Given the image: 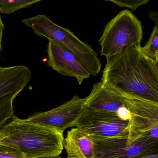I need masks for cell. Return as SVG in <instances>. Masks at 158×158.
<instances>
[{"label":"cell","mask_w":158,"mask_h":158,"mask_svg":"<svg viewBox=\"0 0 158 158\" xmlns=\"http://www.w3.org/2000/svg\"><path fill=\"white\" fill-rule=\"evenodd\" d=\"M63 147L67 158H94L92 136L77 127L68 131L64 139Z\"/></svg>","instance_id":"12"},{"label":"cell","mask_w":158,"mask_h":158,"mask_svg":"<svg viewBox=\"0 0 158 158\" xmlns=\"http://www.w3.org/2000/svg\"><path fill=\"white\" fill-rule=\"evenodd\" d=\"M148 16L149 18L155 23V26L158 27V13L157 12H150Z\"/></svg>","instance_id":"18"},{"label":"cell","mask_w":158,"mask_h":158,"mask_svg":"<svg viewBox=\"0 0 158 158\" xmlns=\"http://www.w3.org/2000/svg\"><path fill=\"white\" fill-rule=\"evenodd\" d=\"M143 36L141 23L128 10H123L105 26L99 40L101 55L106 58L140 43Z\"/></svg>","instance_id":"4"},{"label":"cell","mask_w":158,"mask_h":158,"mask_svg":"<svg viewBox=\"0 0 158 158\" xmlns=\"http://www.w3.org/2000/svg\"><path fill=\"white\" fill-rule=\"evenodd\" d=\"M121 7L129 8L132 11L136 10L139 7L147 4L150 0H106Z\"/></svg>","instance_id":"15"},{"label":"cell","mask_w":158,"mask_h":158,"mask_svg":"<svg viewBox=\"0 0 158 158\" xmlns=\"http://www.w3.org/2000/svg\"><path fill=\"white\" fill-rule=\"evenodd\" d=\"M136 158H158V153H152L140 156Z\"/></svg>","instance_id":"19"},{"label":"cell","mask_w":158,"mask_h":158,"mask_svg":"<svg viewBox=\"0 0 158 158\" xmlns=\"http://www.w3.org/2000/svg\"><path fill=\"white\" fill-rule=\"evenodd\" d=\"M84 99L75 96L69 101L50 110L37 113L27 120L45 126L56 128L61 132L70 127L79 118L84 108Z\"/></svg>","instance_id":"9"},{"label":"cell","mask_w":158,"mask_h":158,"mask_svg":"<svg viewBox=\"0 0 158 158\" xmlns=\"http://www.w3.org/2000/svg\"><path fill=\"white\" fill-rule=\"evenodd\" d=\"M119 93L123 97L130 114L127 145H131L144 137L158 139V102Z\"/></svg>","instance_id":"5"},{"label":"cell","mask_w":158,"mask_h":158,"mask_svg":"<svg viewBox=\"0 0 158 158\" xmlns=\"http://www.w3.org/2000/svg\"><path fill=\"white\" fill-rule=\"evenodd\" d=\"M61 158V157H58V158Z\"/></svg>","instance_id":"20"},{"label":"cell","mask_w":158,"mask_h":158,"mask_svg":"<svg viewBox=\"0 0 158 158\" xmlns=\"http://www.w3.org/2000/svg\"><path fill=\"white\" fill-rule=\"evenodd\" d=\"M94 158H136L158 153V139L146 136L127 146V136L101 138L92 137Z\"/></svg>","instance_id":"6"},{"label":"cell","mask_w":158,"mask_h":158,"mask_svg":"<svg viewBox=\"0 0 158 158\" xmlns=\"http://www.w3.org/2000/svg\"><path fill=\"white\" fill-rule=\"evenodd\" d=\"M0 158H25V157L21 152L0 144Z\"/></svg>","instance_id":"16"},{"label":"cell","mask_w":158,"mask_h":158,"mask_svg":"<svg viewBox=\"0 0 158 158\" xmlns=\"http://www.w3.org/2000/svg\"><path fill=\"white\" fill-rule=\"evenodd\" d=\"M63 132L15 115L0 128V144L21 152L25 158H55L63 150Z\"/></svg>","instance_id":"2"},{"label":"cell","mask_w":158,"mask_h":158,"mask_svg":"<svg viewBox=\"0 0 158 158\" xmlns=\"http://www.w3.org/2000/svg\"><path fill=\"white\" fill-rule=\"evenodd\" d=\"M4 28H5V25L2 22L1 16H0V52H2V42L3 32Z\"/></svg>","instance_id":"17"},{"label":"cell","mask_w":158,"mask_h":158,"mask_svg":"<svg viewBox=\"0 0 158 158\" xmlns=\"http://www.w3.org/2000/svg\"><path fill=\"white\" fill-rule=\"evenodd\" d=\"M48 65L64 76L76 78L79 85L90 74L71 52L56 44L49 42L47 46Z\"/></svg>","instance_id":"11"},{"label":"cell","mask_w":158,"mask_h":158,"mask_svg":"<svg viewBox=\"0 0 158 158\" xmlns=\"http://www.w3.org/2000/svg\"><path fill=\"white\" fill-rule=\"evenodd\" d=\"M23 23L33 29L37 35L45 37L49 42L73 53L90 75L95 76L100 72L102 64L97 52L68 28L56 24L45 15L24 19Z\"/></svg>","instance_id":"3"},{"label":"cell","mask_w":158,"mask_h":158,"mask_svg":"<svg viewBox=\"0 0 158 158\" xmlns=\"http://www.w3.org/2000/svg\"><path fill=\"white\" fill-rule=\"evenodd\" d=\"M84 106L116 114L126 121L130 119V113L121 94L104 86L101 81L94 84L89 95L84 99Z\"/></svg>","instance_id":"10"},{"label":"cell","mask_w":158,"mask_h":158,"mask_svg":"<svg viewBox=\"0 0 158 158\" xmlns=\"http://www.w3.org/2000/svg\"><path fill=\"white\" fill-rule=\"evenodd\" d=\"M141 50L147 57L158 62V27H153L148 41Z\"/></svg>","instance_id":"14"},{"label":"cell","mask_w":158,"mask_h":158,"mask_svg":"<svg viewBox=\"0 0 158 158\" xmlns=\"http://www.w3.org/2000/svg\"><path fill=\"white\" fill-rule=\"evenodd\" d=\"M42 0H0V13L10 15L20 9L27 8Z\"/></svg>","instance_id":"13"},{"label":"cell","mask_w":158,"mask_h":158,"mask_svg":"<svg viewBox=\"0 0 158 158\" xmlns=\"http://www.w3.org/2000/svg\"><path fill=\"white\" fill-rule=\"evenodd\" d=\"M141 48L139 43L106 58L101 82L114 91L158 102V62Z\"/></svg>","instance_id":"1"},{"label":"cell","mask_w":158,"mask_h":158,"mask_svg":"<svg viewBox=\"0 0 158 158\" xmlns=\"http://www.w3.org/2000/svg\"><path fill=\"white\" fill-rule=\"evenodd\" d=\"M31 79V72L27 66H0V128L15 116L14 101Z\"/></svg>","instance_id":"7"},{"label":"cell","mask_w":158,"mask_h":158,"mask_svg":"<svg viewBox=\"0 0 158 158\" xmlns=\"http://www.w3.org/2000/svg\"><path fill=\"white\" fill-rule=\"evenodd\" d=\"M129 121L120 118L113 113L92 110L84 107L73 127L86 132L92 137L108 138L128 135Z\"/></svg>","instance_id":"8"}]
</instances>
